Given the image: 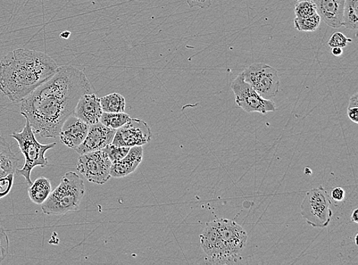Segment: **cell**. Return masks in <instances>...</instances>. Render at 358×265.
I'll list each match as a JSON object with an SVG mask.
<instances>
[{"instance_id":"6da1fadb","label":"cell","mask_w":358,"mask_h":265,"mask_svg":"<svg viewBox=\"0 0 358 265\" xmlns=\"http://www.w3.org/2000/svg\"><path fill=\"white\" fill-rule=\"evenodd\" d=\"M91 93L93 87L86 74L71 64L63 65L22 99L20 113L35 134L56 138L65 120L73 115L80 97Z\"/></svg>"},{"instance_id":"7a4b0ae2","label":"cell","mask_w":358,"mask_h":265,"mask_svg":"<svg viewBox=\"0 0 358 265\" xmlns=\"http://www.w3.org/2000/svg\"><path fill=\"white\" fill-rule=\"evenodd\" d=\"M58 65L47 54L19 48L0 61V91L13 103H20L56 73Z\"/></svg>"},{"instance_id":"3957f363","label":"cell","mask_w":358,"mask_h":265,"mask_svg":"<svg viewBox=\"0 0 358 265\" xmlns=\"http://www.w3.org/2000/svg\"><path fill=\"white\" fill-rule=\"evenodd\" d=\"M85 194V182L78 173L66 172L58 185L41 204V210L47 215H64L78 211Z\"/></svg>"},{"instance_id":"277c9868","label":"cell","mask_w":358,"mask_h":265,"mask_svg":"<svg viewBox=\"0 0 358 265\" xmlns=\"http://www.w3.org/2000/svg\"><path fill=\"white\" fill-rule=\"evenodd\" d=\"M26 126L20 132L15 131L10 136L17 142L20 151L24 157V164L21 169L15 172L26 180L29 186L32 184L31 173L37 166L45 168L48 164L45 153L54 148L57 143L43 145L38 142L35 132L33 131L29 122L26 120Z\"/></svg>"},{"instance_id":"5b68a950","label":"cell","mask_w":358,"mask_h":265,"mask_svg":"<svg viewBox=\"0 0 358 265\" xmlns=\"http://www.w3.org/2000/svg\"><path fill=\"white\" fill-rule=\"evenodd\" d=\"M329 195L322 187L314 188L306 194L301 205L303 219L314 228L324 229L329 225L332 217Z\"/></svg>"},{"instance_id":"8992f818","label":"cell","mask_w":358,"mask_h":265,"mask_svg":"<svg viewBox=\"0 0 358 265\" xmlns=\"http://www.w3.org/2000/svg\"><path fill=\"white\" fill-rule=\"evenodd\" d=\"M245 80L266 99L275 97L280 87L278 71L268 64L255 63L243 72Z\"/></svg>"},{"instance_id":"52a82bcc","label":"cell","mask_w":358,"mask_h":265,"mask_svg":"<svg viewBox=\"0 0 358 265\" xmlns=\"http://www.w3.org/2000/svg\"><path fill=\"white\" fill-rule=\"evenodd\" d=\"M231 88L234 93L236 104L246 113H259L266 115L277 110L275 103L271 99H264L248 84L243 72L232 81Z\"/></svg>"},{"instance_id":"ba28073f","label":"cell","mask_w":358,"mask_h":265,"mask_svg":"<svg viewBox=\"0 0 358 265\" xmlns=\"http://www.w3.org/2000/svg\"><path fill=\"white\" fill-rule=\"evenodd\" d=\"M112 162L102 150L80 155L77 169L91 183L103 185L111 178Z\"/></svg>"},{"instance_id":"9c48e42d","label":"cell","mask_w":358,"mask_h":265,"mask_svg":"<svg viewBox=\"0 0 358 265\" xmlns=\"http://www.w3.org/2000/svg\"><path fill=\"white\" fill-rule=\"evenodd\" d=\"M218 227L221 243V252L212 257H232L239 258L240 253L244 250L248 234L245 229L235 221L227 219H218ZM210 259V258H207Z\"/></svg>"},{"instance_id":"30bf717a","label":"cell","mask_w":358,"mask_h":265,"mask_svg":"<svg viewBox=\"0 0 358 265\" xmlns=\"http://www.w3.org/2000/svg\"><path fill=\"white\" fill-rule=\"evenodd\" d=\"M152 136L151 129L144 120L131 119L116 129L112 144L129 148L143 146L151 142Z\"/></svg>"},{"instance_id":"8fae6325","label":"cell","mask_w":358,"mask_h":265,"mask_svg":"<svg viewBox=\"0 0 358 265\" xmlns=\"http://www.w3.org/2000/svg\"><path fill=\"white\" fill-rule=\"evenodd\" d=\"M116 129L106 127L101 122L90 126L88 134L83 143L75 148L79 155L101 150L113 143Z\"/></svg>"},{"instance_id":"7c38bea8","label":"cell","mask_w":358,"mask_h":265,"mask_svg":"<svg viewBox=\"0 0 358 265\" xmlns=\"http://www.w3.org/2000/svg\"><path fill=\"white\" fill-rule=\"evenodd\" d=\"M90 125L74 115L66 119L61 129L59 137L63 145L75 149L85 140Z\"/></svg>"},{"instance_id":"4fadbf2b","label":"cell","mask_w":358,"mask_h":265,"mask_svg":"<svg viewBox=\"0 0 358 265\" xmlns=\"http://www.w3.org/2000/svg\"><path fill=\"white\" fill-rule=\"evenodd\" d=\"M103 113L99 98L94 93H91L80 97L73 115L91 126L101 120Z\"/></svg>"},{"instance_id":"5bb4252c","label":"cell","mask_w":358,"mask_h":265,"mask_svg":"<svg viewBox=\"0 0 358 265\" xmlns=\"http://www.w3.org/2000/svg\"><path fill=\"white\" fill-rule=\"evenodd\" d=\"M317 7L321 20L329 27H343V12L345 0H313Z\"/></svg>"},{"instance_id":"9a60e30c","label":"cell","mask_w":358,"mask_h":265,"mask_svg":"<svg viewBox=\"0 0 358 265\" xmlns=\"http://www.w3.org/2000/svg\"><path fill=\"white\" fill-rule=\"evenodd\" d=\"M143 160V146L130 148L129 153L122 159L112 164L110 176L114 178H122L134 172Z\"/></svg>"},{"instance_id":"2e32d148","label":"cell","mask_w":358,"mask_h":265,"mask_svg":"<svg viewBox=\"0 0 358 265\" xmlns=\"http://www.w3.org/2000/svg\"><path fill=\"white\" fill-rule=\"evenodd\" d=\"M199 238H201V245L206 255V258H212L220 253L221 243L217 220L206 223Z\"/></svg>"},{"instance_id":"e0dca14e","label":"cell","mask_w":358,"mask_h":265,"mask_svg":"<svg viewBox=\"0 0 358 265\" xmlns=\"http://www.w3.org/2000/svg\"><path fill=\"white\" fill-rule=\"evenodd\" d=\"M52 192L51 181L45 177L36 179L28 189V194L32 203L43 204Z\"/></svg>"},{"instance_id":"ac0fdd59","label":"cell","mask_w":358,"mask_h":265,"mask_svg":"<svg viewBox=\"0 0 358 265\" xmlns=\"http://www.w3.org/2000/svg\"><path fill=\"white\" fill-rule=\"evenodd\" d=\"M19 162L20 159L12 151L10 145L0 134V169L15 173Z\"/></svg>"},{"instance_id":"d6986e66","label":"cell","mask_w":358,"mask_h":265,"mask_svg":"<svg viewBox=\"0 0 358 265\" xmlns=\"http://www.w3.org/2000/svg\"><path fill=\"white\" fill-rule=\"evenodd\" d=\"M103 113H124L126 110V99L118 94L113 93L99 98Z\"/></svg>"},{"instance_id":"ffe728a7","label":"cell","mask_w":358,"mask_h":265,"mask_svg":"<svg viewBox=\"0 0 358 265\" xmlns=\"http://www.w3.org/2000/svg\"><path fill=\"white\" fill-rule=\"evenodd\" d=\"M343 27L350 30H357L358 0H345L343 12Z\"/></svg>"},{"instance_id":"44dd1931","label":"cell","mask_w":358,"mask_h":265,"mask_svg":"<svg viewBox=\"0 0 358 265\" xmlns=\"http://www.w3.org/2000/svg\"><path fill=\"white\" fill-rule=\"evenodd\" d=\"M130 120L129 115L124 113H103L99 122L106 127L118 129Z\"/></svg>"},{"instance_id":"7402d4cb","label":"cell","mask_w":358,"mask_h":265,"mask_svg":"<svg viewBox=\"0 0 358 265\" xmlns=\"http://www.w3.org/2000/svg\"><path fill=\"white\" fill-rule=\"evenodd\" d=\"M321 22L320 15L315 14L310 17L298 18L294 20L295 29L299 31H314L317 30Z\"/></svg>"},{"instance_id":"603a6c76","label":"cell","mask_w":358,"mask_h":265,"mask_svg":"<svg viewBox=\"0 0 358 265\" xmlns=\"http://www.w3.org/2000/svg\"><path fill=\"white\" fill-rule=\"evenodd\" d=\"M317 13V7H316L313 0H304V1L299 2L295 6L296 17H310V16Z\"/></svg>"},{"instance_id":"cb8c5ba5","label":"cell","mask_w":358,"mask_h":265,"mask_svg":"<svg viewBox=\"0 0 358 265\" xmlns=\"http://www.w3.org/2000/svg\"><path fill=\"white\" fill-rule=\"evenodd\" d=\"M129 147L117 146L110 144L106 146L102 150L109 157L112 163L119 162L129 153Z\"/></svg>"},{"instance_id":"d4e9b609","label":"cell","mask_w":358,"mask_h":265,"mask_svg":"<svg viewBox=\"0 0 358 265\" xmlns=\"http://www.w3.org/2000/svg\"><path fill=\"white\" fill-rule=\"evenodd\" d=\"M15 172L0 177V199L10 194L14 184Z\"/></svg>"},{"instance_id":"484cf974","label":"cell","mask_w":358,"mask_h":265,"mask_svg":"<svg viewBox=\"0 0 358 265\" xmlns=\"http://www.w3.org/2000/svg\"><path fill=\"white\" fill-rule=\"evenodd\" d=\"M9 248L10 242L6 231L0 226V264L3 263L9 253Z\"/></svg>"},{"instance_id":"4316f807","label":"cell","mask_w":358,"mask_h":265,"mask_svg":"<svg viewBox=\"0 0 358 265\" xmlns=\"http://www.w3.org/2000/svg\"><path fill=\"white\" fill-rule=\"evenodd\" d=\"M352 41V39L347 38L343 33L336 32L331 36L328 45L331 48L336 47L343 48Z\"/></svg>"},{"instance_id":"83f0119b","label":"cell","mask_w":358,"mask_h":265,"mask_svg":"<svg viewBox=\"0 0 358 265\" xmlns=\"http://www.w3.org/2000/svg\"><path fill=\"white\" fill-rule=\"evenodd\" d=\"M348 117L353 122L358 123V94L355 93L350 98L347 110Z\"/></svg>"},{"instance_id":"f1b7e54d","label":"cell","mask_w":358,"mask_h":265,"mask_svg":"<svg viewBox=\"0 0 358 265\" xmlns=\"http://www.w3.org/2000/svg\"><path fill=\"white\" fill-rule=\"evenodd\" d=\"M190 8L199 7L201 9H208L212 5V0H186Z\"/></svg>"},{"instance_id":"f546056e","label":"cell","mask_w":358,"mask_h":265,"mask_svg":"<svg viewBox=\"0 0 358 265\" xmlns=\"http://www.w3.org/2000/svg\"><path fill=\"white\" fill-rule=\"evenodd\" d=\"M331 198L336 202H341L345 200V192L343 188L336 187L331 190Z\"/></svg>"},{"instance_id":"4dcf8cb0","label":"cell","mask_w":358,"mask_h":265,"mask_svg":"<svg viewBox=\"0 0 358 265\" xmlns=\"http://www.w3.org/2000/svg\"><path fill=\"white\" fill-rule=\"evenodd\" d=\"M331 53L333 55L338 57L343 54V48L338 47L332 48Z\"/></svg>"},{"instance_id":"1f68e13d","label":"cell","mask_w":358,"mask_h":265,"mask_svg":"<svg viewBox=\"0 0 358 265\" xmlns=\"http://www.w3.org/2000/svg\"><path fill=\"white\" fill-rule=\"evenodd\" d=\"M352 222L355 223H357L358 222V210L355 209L352 214L351 217Z\"/></svg>"},{"instance_id":"d6a6232c","label":"cell","mask_w":358,"mask_h":265,"mask_svg":"<svg viewBox=\"0 0 358 265\" xmlns=\"http://www.w3.org/2000/svg\"><path fill=\"white\" fill-rule=\"evenodd\" d=\"M70 36H71L70 31H64V32H62L61 34V37L64 39L69 38L70 37Z\"/></svg>"},{"instance_id":"836d02e7","label":"cell","mask_w":358,"mask_h":265,"mask_svg":"<svg viewBox=\"0 0 358 265\" xmlns=\"http://www.w3.org/2000/svg\"><path fill=\"white\" fill-rule=\"evenodd\" d=\"M11 173L10 171H8L3 169H0V177L6 176L7 173Z\"/></svg>"},{"instance_id":"e575fe53","label":"cell","mask_w":358,"mask_h":265,"mask_svg":"<svg viewBox=\"0 0 358 265\" xmlns=\"http://www.w3.org/2000/svg\"><path fill=\"white\" fill-rule=\"evenodd\" d=\"M357 237H358V235L357 234L355 236V245H357Z\"/></svg>"}]
</instances>
